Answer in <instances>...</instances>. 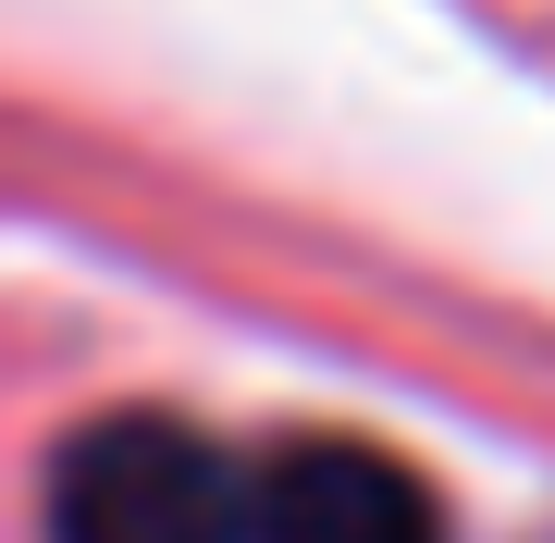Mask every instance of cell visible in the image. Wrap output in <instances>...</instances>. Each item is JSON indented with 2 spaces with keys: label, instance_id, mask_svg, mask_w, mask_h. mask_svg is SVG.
Segmentation results:
<instances>
[{
  "label": "cell",
  "instance_id": "obj_1",
  "mask_svg": "<svg viewBox=\"0 0 555 543\" xmlns=\"http://www.w3.org/2000/svg\"><path fill=\"white\" fill-rule=\"evenodd\" d=\"M50 543H259V482L198 421L112 408L50 469Z\"/></svg>",
  "mask_w": 555,
  "mask_h": 543
},
{
  "label": "cell",
  "instance_id": "obj_2",
  "mask_svg": "<svg viewBox=\"0 0 555 543\" xmlns=\"http://www.w3.org/2000/svg\"><path fill=\"white\" fill-rule=\"evenodd\" d=\"M259 543H444V494L371 432H297L259 469Z\"/></svg>",
  "mask_w": 555,
  "mask_h": 543
}]
</instances>
